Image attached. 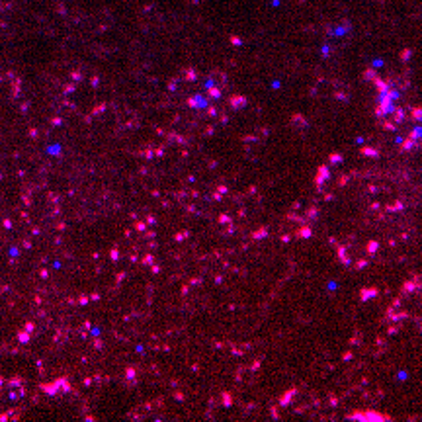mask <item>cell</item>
<instances>
[{
  "instance_id": "obj_1",
  "label": "cell",
  "mask_w": 422,
  "mask_h": 422,
  "mask_svg": "<svg viewBox=\"0 0 422 422\" xmlns=\"http://www.w3.org/2000/svg\"><path fill=\"white\" fill-rule=\"evenodd\" d=\"M352 421H375V422H383V421H389V417L377 413V411H356L350 415Z\"/></svg>"
}]
</instances>
